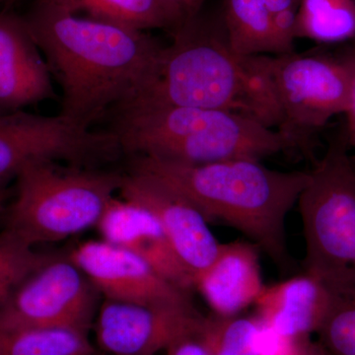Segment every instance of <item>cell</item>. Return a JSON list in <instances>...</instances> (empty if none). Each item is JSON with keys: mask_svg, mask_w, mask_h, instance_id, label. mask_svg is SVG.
I'll list each match as a JSON object with an SVG mask.
<instances>
[{"mask_svg": "<svg viewBox=\"0 0 355 355\" xmlns=\"http://www.w3.org/2000/svg\"><path fill=\"white\" fill-rule=\"evenodd\" d=\"M23 18L62 90L60 114L84 128L137 97L163 49L146 32L81 17L44 0Z\"/></svg>", "mask_w": 355, "mask_h": 355, "instance_id": "cell-1", "label": "cell"}, {"mask_svg": "<svg viewBox=\"0 0 355 355\" xmlns=\"http://www.w3.org/2000/svg\"><path fill=\"white\" fill-rule=\"evenodd\" d=\"M130 171L153 177L183 195L209 223L234 228L284 272L291 268L286 218L309 182V172H282L261 161L184 164L133 155Z\"/></svg>", "mask_w": 355, "mask_h": 355, "instance_id": "cell-2", "label": "cell"}, {"mask_svg": "<svg viewBox=\"0 0 355 355\" xmlns=\"http://www.w3.org/2000/svg\"><path fill=\"white\" fill-rule=\"evenodd\" d=\"M132 102L221 110L279 128L280 112L261 55L231 50L223 24L200 14L163 48L150 77ZM125 103V104H128Z\"/></svg>", "mask_w": 355, "mask_h": 355, "instance_id": "cell-3", "label": "cell"}, {"mask_svg": "<svg viewBox=\"0 0 355 355\" xmlns=\"http://www.w3.org/2000/svg\"><path fill=\"white\" fill-rule=\"evenodd\" d=\"M110 132L130 155L209 164L261 161L289 149L277 130L221 110L132 102L114 109Z\"/></svg>", "mask_w": 355, "mask_h": 355, "instance_id": "cell-4", "label": "cell"}, {"mask_svg": "<svg viewBox=\"0 0 355 355\" xmlns=\"http://www.w3.org/2000/svg\"><path fill=\"white\" fill-rule=\"evenodd\" d=\"M123 175L77 167L55 160L33 161L16 177V197L6 227L32 246L62 241L97 225L120 191Z\"/></svg>", "mask_w": 355, "mask_h": 355, "instance_id": "cell-5", "label": "cell"}, {"mask_svg": "<svg viewBox=\"0 0 355 355\" xmlns=\"http://www.w3.org/2000/svg\"><path fill=\"white\" fill-rule=\"evenodd\" d=\"M345 132L331 140L298 198L305 272L331 286H355V160Z\"/></svg>", "mask_w": 355, "mask_h": 355, "instance_id": "cell-6", "label": "cell"}, {"mask_svg": "<svg viewBox=\"0 0 355 355\" xmlns=\"http://www.w3.org/2000/svg\"><path fill=\"white\" fill-rule=\"evenodd\" d=\"M263 62L279 104L277 132L289 149L309 153L318 132L347 109L349 74L345 62L342 58L294 53L263 55Z\"/></svg>", "mask_w": 355, "mask_h": 355, "instance_id": "cell-7", "label": "cell"}, {"mask_svg": "<svg viewBox=\"0 0 355 355\" xmlns=\"http://www.w3.org/2000/svg\"><path fill=\"white\" fill-rule=\"evenodd\" d=\"M99 291L69 256H53L0 307V329L62 328L88 333Z\"/></svg>", "mask_w": 355, "mask_h": 355, "instance_id": "cell-8", "label": "cell"}, {"mask_svg": "<svg viewBox=\"0 0 355 355\" xmlns=\"http://www.w3.org/2000/svg\"><path fill=\"white\" fill-rule=\"evenodd\" d=\"M121 151L112 132H94L62 114L46 116L25 111L0 114V186L37 160L87 164ZM1 190V189H0Z\"/></svg>", "mask_w": 355, "mask_h": 355, "instance_id": "cell-9", "label": "cell"}, {"mask_svg": "<svg viewBox=\"0 0 355 355\" xmlns=\"http://www.w3.org/2000/svg\"><path fill=\"white\" fill-rule=\"evenodd\" d=\"M203 315L195 307L105 299L95 321L98 347L111 355H156L195 333Z\"/></svg>", "mask_w": 355, "mask_h": 355, "instance_id": "cell-10", "label": "cell"}, {"mask_svg": "<svg viewBox=\"0 0 355 355\" xmlns=\"http://www.w3.org/2000/svg\"><path fill=\"white\" fill-rule=\"evenodd\" d=\"M105 299L139 304L193 307L179 288L140 257L105 240H90L69 254Z\"/></svg>", "mask_w": 355, "mask_h": 355, "instance_id": "cell-11", "label": "cell"}, {"mask_svg": "<svg viewBox=\"0 0 355 355\" xmlns=\"http://www.w3.org/2000/svg\"><path fill=\"white\" fill-rule=\"evenodd\" d=\"M120 191L121 198L139 203L157 217L178 258L195 282L196 275L211 263L220 247L202 212L167 184L139 173L123 175Z\"/></svg>", "mask_w": 355, "mask_h": 355, "instance_id": "cell-12", "label": "cell"}, {"mask_svg": "<svg viewBox=\"0 0 355 355\" xmlns=\"http://www.w3.org/2000/svg\"><path fill=\"white\" fill-rule=\"evenodd\" d=\"M51 99L53 77L24 18L0 12V114Z\"/></svg>", "mask_w": 355, "mask_h": 355, "instance_id": "cell-13", "label": "cell"}, {"mask_svg": "<svg viewBox=\"0 0 355 355\" xmlns=\"http://www.w3.org/2000/svg\"><path fill=\"white\" fill-rule=\"evenodd\" d=\"M102 239L140 257L168 282L190 292L193 277L173 249L164 229L150 210L114 198L98 221Z\"/></svg>", "mask_w": 355, "mask_h": 355, "instance_id": "cell-14", "label": "cell"}, {"mask_svg": "<svg viewBox=\"0 0 355 355\" xmlns=\"http://www.w3.org/2000/svg\"><path fill=\"white\" fill-rule=\"evenodd\" d=\"M333 287L310 273L265 286L254 302L256 316L286 345L311 338L324 323Z\"/></svg>", "mask_w": 355, "mask_h": 355, "instance_id": "cell-15", "label": "cell"}, {"mask_svg": "<svg viewBox=\"0 0 355 355\" xmlns=\"http://www.w3.org/2000/svg\"><path fill=\"white\" fill-rule=\"evenodd\" d=\"M259 251L250 242L220 244L214 260L196 275L193 288L202 294L212 314L236 316L254 304L266 286Z\"/></svg>", "mask_w": 355, "mask_h": 355, "instance_id": "cell-16", "label": "cell"}, {"mask_svg": "<svg viewBox=\"0 0 355 355\" xmlns=\"http://www.w3.org/2000/svg\"><path fill=\"white\" fill-rule=\"evenodd\" d=\"M299 4L300 0H223L222 22L231 50L242 57L280 55L273 20Z\"/></svg>", "mask_w": 355, "mask_h": 355, "instance_id": "cell-17", "label": "cell"}, {"mask_svg": "<svg viewBox=\"0 0 355 355\" xmlns=\"http://www.w3.org/2000/svg\"><path fill=\"white\" fill-rule=\"evenodd\" d=\"M70 13H86L91 19L104 21L137 31L164 29L175 34L184 21L163 0H44Z\"/></svg>", "mask_w": 355, "mask_h": 355, "instance_id": "cell-18", "label": "cell"}, {"mask_svg": "<svg viewBox=\"0 0 355 355\" xmlns=\"http://www.w3.org/2000/svg\"><path fill=\"white\" fill-rule=\"evenodd\" d=\"M198 335L209 355H266L270 331L258 317L203 316Z\"/></svg>", "mask_w": 355, "mask_h": 355, "instance_id": "cell-19", "label": "cell"}, {"mask_svg": "<svg viewBox=\"0 0 355 355\" xmlns=\"http://www.w3.org/2000/svg\"><path fill=\"white\" fill-rule=\"evenodd\" d=\"M0 355H97L88 333L62 328L0 329Z\"/></svg>", "mask_w": 355, "mask_h": 355, "instance_id": "cell-20", "label": "cell"}, {"mask_svg": "<svg viewBox=\"0 0 355 355\" xmlns=\"http://www.w3.org/2000/svg\"><path fill=\"white\" fill-rule=\"evenodd\" d=\"M295 38L322 44L355 38V0H300Z\"/></svg>", "mask_w": 355, "mask_h": 355, "instance_id": "cell-21", "label": "cell"}, {"mask_svg": "<svg viewBox=\"0 0 355 355\" xmlns=\"http://www.w3.org/2000/svg\"><path fill=\"white\" fill-rule=\"evenodd\" d=\"M331 287L330 310L318 340L333 355H355V286Z\"/></svg>", "mask_w": 355, "mask_h": 355, "instance_id": "cell-22", "label": "cell"}, {"mask_svg": "<svg viewBox=\"0 0 355 355\" xmlns=\"http://www.w3.org/2000/svg\"><path fill=\"white\" fill-rule=\"evenodd\" d=\"M33 247L12 230L0 232V307L26 277L53 256Z\"/></svg>", "mask_w": 355, "mask_h": 355, "instance_id": "cell-23", "label": "cell"}, {"mask_svg": "<svg viewBox=\"0 0 355 355\" xmlns=\"http://www.w3.org/2000/svg\"><path fill=\"white\" fill-rule=\"evenodd\" d=\"M349 74V95L345 116L347 119L345 137L349 146L355 147V50L349 51L342 58Z\"/></svg>", "mask_w": 355, "mask_h": 355, "instance_id": "cell-24", "label": "cell"}, {"mask_svg": "<svg viewBox=\"0 0 355 355\" xmlns=\"http://www.w3.org/2000/svg\"><path fill=\"white\" fill-rule=\"evenodd\" d=\"M164 352L165 355H209L198 335V331L182 336Z\"/></svg>", "mask_w": 355, "mask_h": 355, "instance_id": "cell-25", "label": "cell"}, {"mask_svg": "<svg viewBox=\"0 0 355 355\" xmlns=\"http://www.w3.org/2000/svg\"><path fill=\"white\" fill-rule=\"evenodd\" d=\"M272 355H333L319 340L311 338L291 343L286 349Z\"/></svg>", "mask_w": 355, "mask_h": 355, "instance_id": "cell-26", "label": "cell"}, {"mask_svg": "<svg viewBox=\"0 0 355 355\" xmlns=\"http://www.w3.org/2000/svg\"><path fill=\"white\" fill-rule=\"evenodd\" d=\"M181 15L184 22L200 14L205 0H163Z\"/></svg>", "mask_w": 355, "mask_h": 355, "instance_id": "cell-27", "label": "cell"}, {"mask_svg": "<svg viewBox=\"0 0 355 355\" xmlns=\"http://www.w3.org/2000/svg\"><path fill=\"white\" fill-rule=\"evenodd\" d=\"M7 197H8V193H7V191L4 190H0V211H2V210L4 209V205H6Z\"/></svg>", "mask_w": 355, "mask_h": 355, "instance_id": "cell-28", "label": "cell"}, {"mask_svg": "<svg viewBox=\"0 0 355 355\" xmlns=\"http://www.w3.org/2000/svg\"><path fill=\"white\" fill-rule=\"evenodd\" d=\"M8 1L10 2V3H12V2L16 1V0H8Z\"/></svg>", "mask_w": 355, "mask_h": 355, "instance_id": "cell-29", "label": "cell"}]
</instances>
